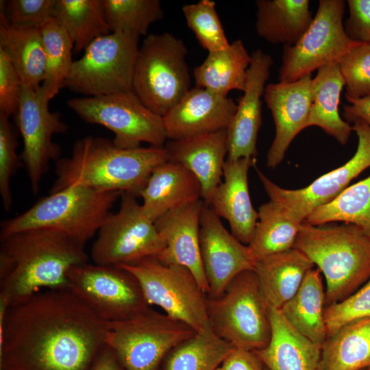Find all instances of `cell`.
Here are the masks:
<instances>
[{"instance_id":"16","label":"cell","mask_w":370,"mask_h":370,"mask_svg":"<svg viewBox=\"0 0 370 370\" xmlns=\"http://www.w3.org/2000/svg\"><path fill=\"white\" fill-rule=\"evenodd\" d=\"M353 123V131L358 139L354 155L343 165L323 174L305 188H282L255 166L270 200L280 204L304 222L315 209L330 202L347 188L353 179L370 166V127L360 119Z\"/></svg>"},{"instance_id":"20","label":"cell","mask_w":370,"mask_h":370,"mask_svg":"<svg viewBox=\"0 0 370 370\" xmlns=\"http://www.w3.org/2000/svg\"><path fill=\"white\" fill-rule=\"evenodd\" d=\"M236 108L232 98L196 86L162 116L167 140L227 130Z\"/></svg>"},{"instance_id":"42","label":"cell","mask_w":370,"mask_h":370,"mask_svg":"<svg viewBox=\"0 0 370 370\" xmlns=\"http://www.w3.org/2000/svg\"><path fill=\"white\" fill-rule=\"evenodd\" d=\"M369 317L370 280L345 299L325 306L324 318L328 336L351 321Z\"/></svg>"},{"instance_id":"40","label":"cell","mask_w":370,"mask_h":370,"mask_svg":"<svg viewBox=\"0 0 370 370\" xmlns=\"http://www.w3.org/2000/svg\"><path fill=\"white\" fill-rule=\"evenodd\" d=\"M346 88L345 97L370 95V44L360 43L338 62Z\"/></svg>"},{"instance_id":"28","label":"cell","mask_w":370,"mask_h":370,"mask_svg":"<svg viewBox=\"0 0 370 370\" xmlns=\"http://www.w3.org/2000/svg\"><path fill=\"white\" fill-rule=\"evenodd\" d=\"M0 49L9 58L23 86L33 89L41 86L45 56L40 27L12 25L0 12Z\"/></svg>"},{"instance_id":"32","label":"cell","mask_w":370,"mask_h":370,"mask_svg":"<svg viewBox=\"0 0 370 370\" xmlns=\"http://www.w3.org/2000/svg\"><path fill=\"white\" fill-rule=\"evenodd\" d=\"M370 366V317L351 321L321 345L322 370H360Z\"/></svg>"},{"instance_id":"17","label":"cell","mask_w":370,"mask_h":370,"mask_svg":"<svg viewBox=\"0 0 370 370\" xmlns=\"http://www.w3.org/2000/svg\"><path fill=\"white\" fill-rule=\"evenodd\" d=\"M199 245L208 297L220 296L236 276L254 270L256 260L249 246L229 232L204 202L200 214Z\"/></svg>"},{"instance_id":"24","label":"cell","mask_w":370,"mask_h":370,"mask_svg":"<svg viewBox=\"0 0 370 370\" xmlns=\"http://www.w3.org/2000/svg\"><path fill=\"white\" fill-rule=\"evenodd\" d=\"M271 334L268 344L254 351L268 370H322L321 345L296 331L280 309L269 306Z\"/></svg>"},{"instance_id":"33","label":"cell","mask_w":370,"mask_h":370,"mask_svg":"<svg viewBox=\"0 0 370 370\" xmlns=\"http://www.w3.org/2000/svg\"><path fill=\"white\" fill-rule=\"evenodd\" d=\"M258 212V223L248 245L256 260L293 248L303 222L271 200L261 205Z\"/></svg>"},{"instance_id":"8","label":"cell","mask_w":370,"mask_h":370,"mask_svg":"<svg viewBox=\"0 0 370 370\" xmlns=\"http://www.w3.org/2000/svg\"><path fill=\"white\" fill-rule=\"evenodd\" d=\"M136 279L149 305L188 325L197 333L210 327L207 312V294L186 267L165 264L155 257L120 265Z\"/></svg>"},{"instance_id":"25","label":"cell","mask_w":370,"mask_h":370,"mask_svg":"<svg viewBox=\"0 0 370 370\" xmlns=\"http://www.w3.org/2000/svg\"><path fill=\"white\" fill-rule=\"evenodd\" d=\"M140 197L145 212L155 222L172 210L202 199L201 188L188 169L167 160L153 171Z\"/></svg>"},{"instance_id":"21","label":"cell","mask_w":370,"mask_h":370,"mask_svg":"<svg viewBox=\"0 0 370 370\" xmlns=\"http://www.w3.org/2000/svg\"><path fill=\"white\" fill-rule=\"evenodd\" d=\"M204 201L199 199L166 212L154 223L165 243L164 249L156 258L165 264L187 268L208 295L209 287L199 245V221Z\"/></svg>"},{"instance_id":"15","label":"cell","mask_w":370,"mask_h":370,"mask_svg":"<svg viewBox=\"0 0 370 370\" xmlns=\"http://www.w3.org/2000/svg\"><path fill=\"white\" fill-rule=\"evenodd\" d=\"M50 100L42 86L33 89L23 86L18 109L14 115L23 142L21 158L34 194L39 191L50 162L60 159L61 149L53 142V135L65 133L68 130L60 114L50 111Z\"/></svg>"},{"instance_id":"6","label":"cell","mask_w":370,"mask_h":370,"mask_svg":"<svg viewBox=\"0 0 370 370\" xmlns=\"http://www.w3.org/2000/svg\"><path fill=\"white\" fill-rule=\"evenodd\" d=\"M184 42L164 32L146 36L139 47L132 91L153 113L164 116L190 90Z\"/></svg>"},{"instance_id":"30","label":"cell","mask_w":370,"mask_h":370,"mask_svg":"<svg viewBox=\"0 0 370 370\" xmlns=\"http://www.w3.org/2000/svg\"><path fill=\"white\" fill-rule=\"evenodd\" d=\"M325 308V289L321 271L312 269L295 295L280 310L296 331L313 343L322 345L328 336Z\"/></svg>"},{"instance_id":"46","label":"cell","mask_w":370,"mask_h":370,"mask_svg":"<svg viewBox=\"0 0 370 370\" xmlns=\"http://www.w3.org/2000/svg\"><path fill=\"white\" fill-rule=\"evenodd\" d=\"M221 367L223 370H264V366L254 351L234 347Z\"/></svg>"},{"instance_id":"13","label":"cell","mask_w":370,"mask_h":370,"mask_svg":"<svg viewBox=\"0 0 370 370\" xmlns=\"http://www.w3.org/2000/svg\"><path fill=\"white\" fill-rule=\"evenodd\" d=\"M345 1L320 0L312 21L293 45L284 46L279 71L282 82H295L335 63L361 42L350 39L343 22Z\"/></svg>"},{"instance_id":"23","label":"cell","mask_w":370,"mask_h":370,"mask_svg":"<svg viewBox=\"0 0 370 370\" xmlns=\"http://www.w3.org/2000/svg\"><path fill=\"white\" fill-rule=\"evenodd\" d=\"M164 147L169 160L181 164L198 180L201 199L207 204L221 182L227 156V130L169 140Z\"/></svg>"},{"instance_id":"47","label":"cell","mask_w":370,"mask_h":370,"mask_svg":"<svg viewBox=\"0 0 370 370\" xmlns=\"http://www.w3.org/2000/svg\"><path fill=\"white\" fill-rule=\"evenodd\" d=\"M346 99L350 104L343 108L345 121L350 124L360 119L370 127V95L361 98L346 97Z\"/></svg>"},{"instance_id":"12","label":"cell","mask_w":370,"mask_h":370,"mask_svg":"<svg viewBox=\"0 0 370 370\" xmlns=\"http://www.w3.org/2000/svg\"><path fill=\"white\" fill-rule=\"evenodd\" d=\"M119 210L110 213L98 232L91 249L93 262L120 266L158 257L165 243L153 221L145 212L137 197L121 195Z\"/></svg>"},{"instance_id":"49","label":"cell","mask_w":370,"mask_h":370,"mask_svg":"<svg viewBox=\"0 0 370 370\" xmlns=\"http://www.w3.org/2000/svg\"><path fill=\"white\" fill-rule=\"evenodd\" d=\"M360 370H370V366Z\"/></svg>"},{"instance_id":"45","label":"cell","mask_w":370,"mask_h":370,"mask_svg":"<svg viewBox=\"0 0 370 370\" xmlns=\"http://www.w3.org/2000/svg\"><path fill=\"white\" fill-rule=\"evenodd\" d=\"M349 16L344 23L347 36L354 41L370 44V0H348Z\"/></svg>"},{"instance_id":"36","label":"cell","mask_w":370,"mask_h":370,"mask_svg":"<svg viewBox=\"0 0 370 370\" xmlns=\"http://www.w3.org/2000/svg\"><path fill=\"white\" fill-rule=\"evenodd\" d=\"M304 222L312 225L352 223L370 238V175L349 186L334 199L315 209Z\"/></svg>"},{"instance_id":"1","label":"cell","mask_w":370,"mask_h":370,"mask_svg":"<svg viewBox=\"0 0 370 370\" xmlns=\"http://www.w3.org/2000/svg\"><path fill=\"white\" fill-rule=\"evenodd\" d=\"M108 323L71 289L0 299V370H91Z\"/></svg>"},{"instance_id":"22","label":"cell","mask_w":370,"mask_h":370,"mask_svg":"<svg viewBox=\"0 0 370 370\" xmlns=\"http://www.w3.org/2000/svg\"><path fill=\"white\" fill-rule=\"evenodd\" d=\"M256 163L254 158H226L223 181L207 204L219 217L228 221L231 233L247 245L253 238L258 220V212L252 205L248 187V171Z\"/></svg>"},{"instance_id":"39","label":"cell","mask_w":370,"mask_h":370,"mask_svg":"<svg viewBox=\"0 0 370 370\" xmlns=\"http://www.w3.org/2000/svg\"><path fill=\"white\" fill-rule=\"evenodd\" d=\"M182 10L188 27L208 53L224 49L230 45L214 1L200 0L186 4Z\"/></svg>"},{"instance_id":"38","label":"cell","mask_w":370,"mask_h":370,"mask_svg":"<svg viewBox=\"0 0 370 370\" xmlns=\"http://www.w3.org/2000/svg\"><path fill=\"white\" fill-rule=\"evenodd\" d=\"M103 5L111 32L138 38L164 15L159 0H103Z\"/></svg>"},{"instance_id":"34","label":"cell","mask_w":370,"mask_h":370,"mask_svg":"<svg viewBox=\"0 0 370 370\" xmlns=\"http://www.w3.org/2000/svg\"><path fill=\"white\" fill-rule=\"evenodd\" d=\"M234 348L210 327L172 348L157 370H216Z\"/></svg>"},{"instance_id":"29","label":"cell","mask_w":370,"mask_h":370,"mask_svg":"<svg viewBox=\"0 0 370 370\" xmlns=\"http://www.w3.org/2000/svg\"><path fill=\"white\" fill-rule=\"evenodd\" d=\"M256 31L271 44L295 45L310 25L308 0H257Z\"/></svg>"},{"instance_id":"37","label":"cell","mask_w":370,"mask_h":370,"mask_svg":"<svg viewBox=\"0 0 370 370\" xmlns=\"http://www.w3.org/2000/svg\"><path fill=\"white\" fill-rule=\"evenodd\" d=\"M45 56V75L41 85L51 99L64 87L73 60L74 42L65 28L54 18L40 26Z\"/></svg>"},{"instance_id":"4","label":"cell","mask_w":370,"mask_h":370,"mask_svg":"<svg viewBox=\"0 0 370 370\" xmlns=\"http://www.w3.org/2000/svg\"><path fill=\"white\" fill-rule=\"evenodd\" d=\"M293 247L323 273L325 306L345 299L370 280V238L354 224L304 221Z\"/></svg>"},{"instance_id":"48","label":"cell","mask_w":370,"mask_h":370,"mask_svg":"<svg viewBox=\"0 0 370 370\" xmlns=\"http://www.w3.org/2000/svg\"><path fill=\"white\" fill-rule=\"evenodd\" d=\"M91 370H126L114 351L107 344L103 347Z\"/></svg>"},{"instance_id":"26","label":"cell","mask_w":370,"mask_h":370,"mask_svg":"<svg viewBox=\"0 0 370 370\" xmlns=\"http://www.w3.org/2000/svg\"><path fill=\"white\" fill-rule=\"evenodd\" d=\"M314 267L302 251L293 247L257 260L254 271L269 306L280 309L295 295Z\"/></svg>"},{"instance_id":"41","label":"cell","mask_w":370,"mask_h":370,"mask_svg":"<svg viewBox=\"0 0 370 370\" xmlns=\"http://www.w3.org/2000/svg\"><path fill=\"white\" fill-rule=\"evenodd\" d=\"M18 132L10 116L0 113V195L5 210H10L12 195L10 180L23 164L16 152Z\"/></svg>"},{"instance_id":"18","label":"cell","mask_w":370,"mask_h":370,"mask_svg":"<svg viewBox=\"0 0 370 370\" xmlns=\"http://www.w3.org/2000/svg\"><path fill=\"white\" fill-rule=\"evenodd\" d=\"M311 75L293 82L266 85L264 99L271 112L275 135L267 154V165L275 169L284 158L295 137L308 127Z\"/></svg>"},{"instance_id":"7","label":"cell","mask_w":370,"mask_h":370,"mask_svg":"<svg viewBox=\"0 0 370 370\" xmlns=\"http://www.w3.org/2000/svg\"><path fill=\"white\" fill-rule=\"evenodd\" d=\"M269 309L254 270L236 276L220 296H207L210 328L236 348L255 351L268 344L271 334Z\"/></svg>"},{"instance_id":"31","label":"cell","mask_w":370,"mask_h":370,"mask_svg":"<svg viewBox=\"0 0 370 370\" xmlns=\"http://www.w3.org/2000/svg\"><path fill=\"white\" fill-rule=\"evenodd\" d=\"M251 59L240 39L224 49L209 52L204 61L194 69L196 86L223 97H227L233 90L243 92Z\"/></svg>"},{"instance_id":"2","label":"cell","mask_w":370,"mask_h":370,"mask_svg":"<svg viewBox=\"0 0 370 370\" xmlns=\"http://www.w3.org/2000/svg\"><path fill=\"white\" fill-rule=\"evenodd\" d=\"M0 239V299L9 306L43 290L70 288L69 271L88 259L84 245L53 230H29Z\"/></svg>"},{"instance_id":"14","label":"cell","mask_w":370,"mask_h":370,"mask_svg":"<svg viewBox=\"0 0 370 370\" xmlns=\"http://www.w3.org/2000/svg\"><path fill=\"white\" fill-rule=\"evenodd\" d=\"M67 278L70 289L108 323L149 308L136 279L120 267L86 262L72 267Z\"/></svg>"},{"instance_id":"27","label":"cell","mask_w":370,"mask_h":370,"mask_svg":"<svg viewBox=\"0 0 370 370\" xmlns=\"http://www.w3.org/2000/svg\"><path fill=\"white\" fill-rule=\"evenodd\" d=\"M345 82L336 62L317 70L311 79V106L308 127L318 126L343 145L347 143L352 126L339 115L341 92Z\"/></svg>"},{"instance_id":"43","label":"cell","mask_w":370,"mask_h":370,"mask_svg":"<svg viewBox=\"0 0 370 370\" xmlns=\"http://www.w3.org/2000/svg\"><path fill=\"white\" fill-rule=\"evenodd\" d=\"M56 0L1 1V12L12 25L40 27L54 16Z\"/></svg>"},{"instance_id":"11","label":"cell","mask_w":370,"mask_h":370,"mask_svg":"<svg viewBox=\"0 0 370 370\" xmlns=\"http://www.w3.org/2000/svg\"><path fill=\"white\" fill-rule=\"evenodd\" d=\"M139 38L111 32L92 41L73 61L64 86L93 97L132 91Z\"/></svg>"},{"instance_id":"3","label":"cell","mask_w":370,"mask_h":370,"mask_svg":"<svg viewBox=\"0 0 370 370\" xmlns=\"http://www.w3.org/2000/svg\"><path fill=\"white\" fill-rule=\"evenodd\" d=\"M167 160L164 146L121 149L110 139L86 136L74 143L69 157L56 162L50 193L83 186L138 197L153 171Z\"/></svg>"},{"instance_id":"51","label":"cell","mask_w":370,"mask_h":370,"mask_svg":"<svg viewBox=\"0 0 370 370\" xmlns=\"http://www.w3.org/2000/svg\"><path fill=\"white\" fill-rule=\"evenodd\" d=\"M264 370H268V369L264 367Z\"/></svg>"},{"instance_id":"44","label":"cell","mask_w":370,"mask_h":370,"mask_svg":"<svg viewBox=\"0 0 370 370\" xmlns=\"http://www.w3.org/2000/svg\"><path fill=\"white\" fill-rule=\"evenodd\" d=\"M23 84L12 62L0 49V113L14 116L18 109Z\"/></svg>"},{"instance_id":"19","label":"cell","mask_w":370,"mask_h":370,"mask_svg":"<svg viewBox=\"0 0 370 370\" xmlns=\"http://www.w3.org/2000/svg\"><path fill=\"white\" fill-rule=\"evenodd\" d=\"M244 94L227 129L229 160L254 158L257 156V137L262 124L261 97L273 64L271 56L261 49L251 54Z\"/></svg>"},{"instance_id":"10","label":"cell","mask_w":370,"mask_h":370,"mask_svg":"<svg viewBox=\"0 0 370 370\" xmlns=\"http://www.w3.org/2000/svg\"><path fill=\"white\" fill-rule=\"evenodd\" d=\"M106 344L126 370H157L166 354L197 332L150 308L130 319L108 323Z\"/></svg>"},{"instance_id":"9","label":"cell","mask_w":370,"mask_h":370,"mask_svg":"<svg viewBox=\"0 0 370 370\" xmlns=\"http://www.w3.org/2000/svg\"><path fill=\"white\" fill-rule=\"evenodd\" d=\"M67 105L86 123L112 132V142L119 148H138L143 143L164 147L167 140L162 116L147 108L133 91L74 98Z\"/></svg>"},{"instance_id":"5","label":"cell","mask_w":370,"mask_h":370,"mask_svg":"<svg viewBox=\"0 0 370 370\" xmlns=\"http://www.w3.org/2000/svg\"><path fill=\"white\" fill-rule=\"evenodd\" d=\"M121 194L83 186L50 193L25 212L3 221L0 238L29 230L49 229L85 245L99 232Z\"/></svg>"},{"instance_id":"35","label":"cell","mask_w":370,"mask_h":370,"mask_svg":"<svg viewBox=\"0 0 370 370\" xmlns=\"http://www.w3.org/2000/svg\"><path fill=\"white\" fill-rule=\"evenodd\" d=\"M53 17L72 37L75 53L111 32L103 0H56Z\"/></svg>"},{"instance_id":"50","label":"cell","mask_w":370,"mask_h":370,"mask_svg":"<svg viewBox=\"0 0 370 370\" xmlns=\"http://www.w3.org/2000/svg\"><path fill=\"white\" fill-rule=\"evenodd\" d=\"M216 370H223L221 367V366L219 367H218Z\"/></svg>"}]
</instances>
